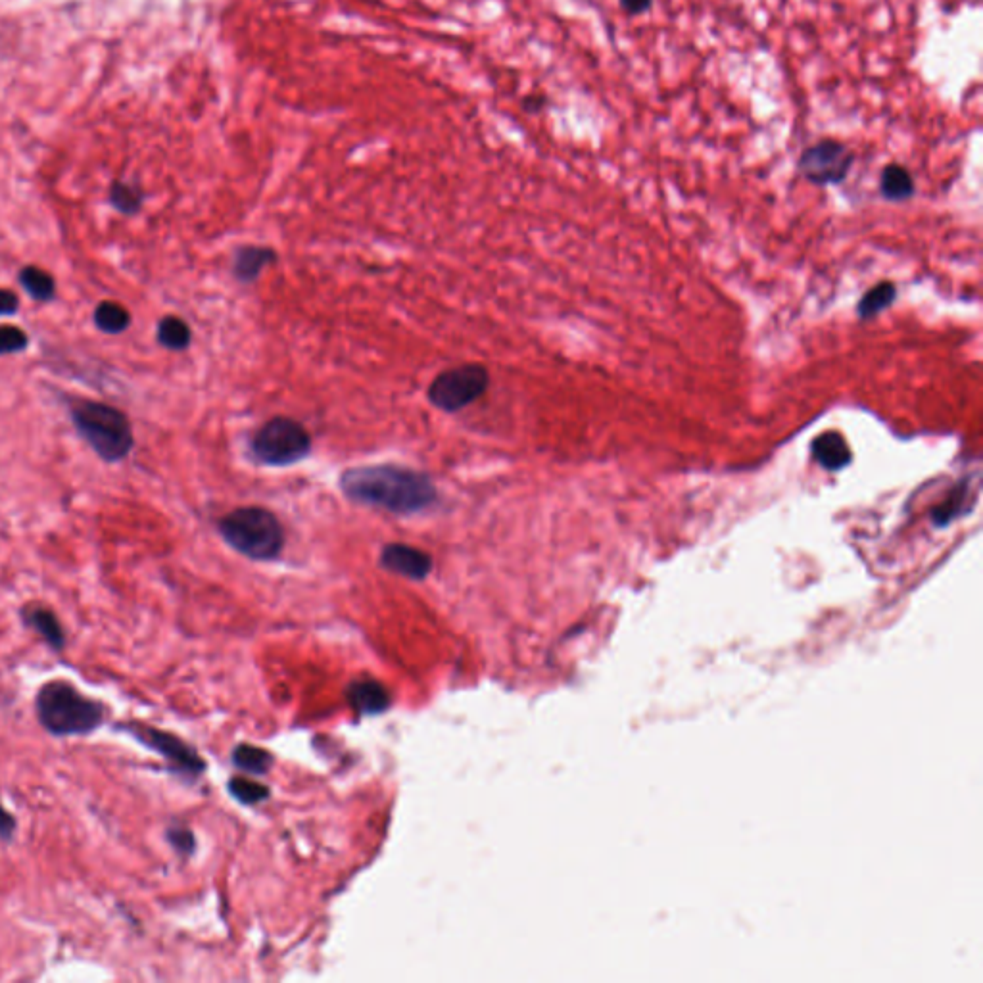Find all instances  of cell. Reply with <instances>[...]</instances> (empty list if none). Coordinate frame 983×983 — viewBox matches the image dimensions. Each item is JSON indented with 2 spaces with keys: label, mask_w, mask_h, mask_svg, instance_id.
<instances>
[{
  "label": "cell",
  "mask_w": 983,
  "mask_h": 983,
  "mask_svg": "<svg viewBox=\"0 0 983 983\" xmlns=\"http://www.w3.org/2000/svg\"><path fill=\"white\" fill-rule=\"evenodd\" d=\"M338 486L350 502L396 515H413L438 502V490L427 473L394 463L346 469Z\"/></svg>",
  "instance_id": "cell-1"
},
{
  "label": "cell",
  "mask_w": 983,
  "mask_h": 983,
  "mask_svg": "<svg viewBox=\"0 0 983 983\" xmlns=\"http://www.w3.org/2000/svg\"><path fill=\"white\" fill-rule=\"evenodd\" d=\"M35 715L48 734L70 738L89 736L104 726L108 709L66 680H50L35 696Z\"/></svg>",
  "instance_id": "cell-2"
},
{
  "label": "cell",
  "mask_w": 983,
  "mask_h": 983,
  "mask_svg": "<svg viewBox=\"0 0 983 983\" xmlns=\"http://www.w3.org/2000/svg\"><path fill=\"white\" fill-rule=\"evenodd\" d=\"M70 417L77 434L106 463H118L135 448V434L129 417L110 404L75 398Z\"/></svg>",
  "instance_id": "cell-3"
},
{
  "label": "cell",
  "mask_w": 983,
  "mask_h": 983,
  "mask_svg": "<svg viewBox=\"0 0 983 983\" xmlns=\"http://www.w3.org/2000/svg\"><path fill=\"white\" fill-rule=\"evenodd\" d=\"M219 534L240 555L271 561L285 546V530L277 515L260 505L237 507L219 521Z\"/></svg>",
  "instance_id": "cell-4"
},
{
  "label": "cell",
  "mask_w": 983,
  "mask_h": 983,
  "mask_svg": "<svg viewBox=\"0 0 983 983\" xmlns=\"http://www.w3.org/2000/svg\"><path fill=\"white\" fill-rule=\"evenodd\" d=\"M312 452V436L290 417H273L252 438V454L269 467H288Z\"/></svg>",
  "instance_id": "cell-5"
},
{
  "label": "cell",
  "mask_w": 983,
  "mask_h": 983,
  "mask_svg": "<svg viewBox=\"0 0 983 983\" xmlns=\"http://www.w3.org/2000/svg\"><path fill=\"white\" fill-rule=\"evenodd\" d=\"M490 384L486 367L465 363L442 371L429 386V400L434 408L456 413L480 400Z\"/></svg>",
  "instance_id": "cell-6"
},
{
  "label": "cell",
  "mask_w": 983,
  "mask_h": 983,
  "mask_svg": "<svg viewBox=\"0 0 983 983\" xmlns=\"http://www.w3.org/2000/svg\"><path fill=\"white\" fill-rule=\"evenodd\" d=\"M121 732H127L133 736L139 744L156 751L160 757L168 761L169 768L173 772H179L183 776H198L204 772L206 763L198 757V753L192 749L191 745L177 738L175 734H169L166 730H160L156 726L144 724V722H121L116 726Z\"/></svg>",
  "instance_id": "cell-7"
},
{
  "label": "cell",
  "mask_w": 983,
  "mask_h": 983,
  "mask_svg": "<svg viewBox=\"0 0 983 983\" xmlns=\"http://www.w3.org/2000/svg\"><path fill=\"white\" fill-rule=\"evenodd\" d=\"M855 162L853 152L834 139H824L809 146L797 162L799 173L813 185L828 187L845 181Z\"/></svg>",
  "instance_id": "cell-8"
},
{
  "label": "cell",
  "mask_w": 983,
  "mask_h": 983,
  "mask_svg": "<svg viewBox=\"0 0 983 983\" xmlns=\"http://www.w3.org/2000/svg\"><path fill=\"white\" fill-rule=\"evenodd\" d=\"M381 565L394 575L423 580L432 571V557L408 544H388L381 553Z\"/></svg>",
  "instance_id": "cell-9"
},
{
  "label": "cell",
  "mask_w": 983,
  "mask_h": 983,
  "mask_svg": "<svg viewBox=\"0 0 983 983\" xmlns=\"http://www.w3.org/2000/svg\"><path fill=\"white\" fill-rule=\"evenodd\" d=\"M20 615L25 626L35 634H39L52 651H62L66 648V632L52 609L39 603H27Z\"/></svg>",
  "instance_id": "cell-10"
},
{
  "label": "cell",
  "mask_w": 983,
  "mask_h": 983,
  "mask_svg": "<svg viewBox=\"0 0 983 983\" xmlns=\"http://www.w3.org/2000/svg\"><path fill=\"white\" fill-rule=\"evenodd\" d=\"M811 450L816 463L826 471H841L853 459L849 442L843 438V434L836 431L818 434Z\"/></svg>",
  "instance_id": "cell-11"
},
{
  "label": "cell",
  "mask_w": 983,
  "mask_h": 983,
  "mask_svg": "<svg viewBox=\"0 0 983 983\" xmlns=\"http://www.w3.org/2000/svg\"><path fill=\"white\" fill-rule=\"evenodd\" d=\"M277 254L265 246H240L233 258V275L240 283H252L260 277L265 265L273 264Z\"/></svg>",
  "instance_id": "cell-12"
},
{
  "label": "cell",
  "mask_w": 983,
  "mask_h": 983,
  "mask_svg": "<svg viewBox=\"0 0 983 983\" xmlns=\"http://www.w3.org/2000/svg\"><path fill=\"white\" fill-rule=\"evenodd\" d=\"M348 701L361 715L383 713L390 705V697L383 686L373 680H358L348 688Z\"/></svg>",
  "instance_id": "cell-13"
},
{
  "label": "cell",
  "mask_w": 983,
  "mask_h": 983,
  "mask_svg": "<svg viewBox=\"0 0 983 983\" xmlns=\"http://www.w3.org/2000/svg\"><path fill=\"white\" fill-rule=\"evenodd\" d=\"M18 281L25 292L41 304L52 302L56 296V281L54 277L39 265H25L18 275Z\"/></svg>",
  "instance_id": "cell-14"
},
{
  "label": "cell",
  "mask_w": 983,
  "mask_h": 983,
  "mask_svg": "<svg viewBox=\"0 0 983 983\" xmlns=\"http://www.w3.org/2000/svg\"><path fill=\"white\" fill-rule=\"evenodd\" d=\"M880 191L886 200L903 202L914 194V179L911 171L899 164H889L880 177Z\"/></svg>",
  "instance_id": "cell-15"
},
{
  "label": "cell",
  "mask_w": 983,
  "mask_h": 983,
  "mask_svg": "<svg viewBox=\"0 0 983 983\" xmlns=\"http://www.w3.org/2000/svg\"><path fill=\"white\" fill-rule=\"evenodd\" d=\"M96 329L106 335H123L131 327V313L118 302L104 300L93 313Z\"/></svg>",
  "instance_id": "cell-16"
},
{
  "label": "cell",
  "mask_w": 983,
  "mask_h": 983,
  "mask_svg": "<svg viewBox=\"0 0 983 983\" xmlns=\"http://www.w3.org/2000/svg\"><path fill=\"white\" fill-rule=\"evenodd\" d=\"M158 342L171 352H183L191 346L192 331L189 323L177 315H166L158 323Z\"/></svg>",
  "instance_id": "cell-17"
},
{
  "label": "cell",
  "mask_w": 983,
  "mask_h": 983,
  "mask_svg": "<svg viewBox=\"0 0 983 983\" xmlns=\"http://www.w3.org/2000/svg\"><path fill=\"white\" fill-rule=\"evenodd\" d=\"M895 296H897V288H895L893 283H888V281L886 283H880L878 287L870 288L864 294L863 298H861L859 306H857L859 317L861 319H870V317H874V315L888 310L889 306L893 304Z\"/></svg>",
  "instance_id": "cell-18"
},
{
  "label": "cell",
  "mask_w": 983,
  "mask_h": 983,
  "mask_svg": "<svg viewBox=\"0 0 983 983\" xmlns=\"http://www.w3.org/2000/svg\"><path fill=\"white\" fill-rule=\"evenodd\" d=\"M968 496H970V484H966V480H962L953 488V492L945 498V502L932 511L934 523L939 527L949 525L959 515L960 511H964Z\"/></svg>",
  "instance_id": "cell-19"
},
{
  "label": "cell",
  "mask_w": 983,
  "mask_h": 983,
  "mask_svg": "<svg viewBox=\"0 0 983 983\" xmlns=\"http://www.w3.org/2000/svg\"><path fill=\"white\" fill-rule=\"evenodd\" d=\"M110 204L123 216H135L143 206V194L129 183L116 181L110 187Z\"/></svg>",
  "instance_id": "cell-20"
},
{
  "label": "cell",
  "mask_w": 983,
  "mask_h": 983,
  "mask_svg": "<svg viewBox=\"0 0 983 983\" xmlns=\"http://www.w3.org/2000/svg\"><path fill=\"white\" fill-rule=\"evenodd\" d=\"M233 761L237 767L246 770V772H256V774H264L267 772V768L271 765V755L260 749V747H252V745H239L233 753Z\"/></svg>",
  "instance_id": "cell-21"
},
{
  "label": "cell",
  "mask_w": 983,
  "mask_h": 983,
  "mask_svg": "<svg viewBox=\"0 0 983 983\" xmlns=\"http://www.w3.org/2000/svg\"><path fill=\"white\" fill-rule=\"evenodd\" d=\"M29 346V336L22 327L0 325V356H12L25 352Z\"/></svg>",
  "instance_id": "cell-22"
},
{
  "label": "cell",
  "mask_w": 983,
  "mask_h": 983,
  "mask_svg": "<svg viewBox=\"0 0 983 983\" xmlns=\"http://www.w3.org/2000/svg\"><path fill=\"white\" fill-rule=\"evenodd\" d=\"M229 792L231 795L240 801V803H248V805H254V803H260L264 801L265 797L269 795V790L256 784V782H250V780H244V778H233L229 782Z\"/></svg>",
  "instance_id": "cell-23"
},
{
  "label": "cell",
  "mask_w": 983,
  "mask_h": 983,
  "mask_svg": "<svg viewBox=\"0 0 983 983\" xmlns=\"http://www.w3.org/2000/svg\"><path fill=\"white\" fill-rule=\"evenodd\" d=\"M168 841L171 843V847L181 855H191L196 849V840H194L191 830H187V828H169Z\"/></svg>",
  "instance_id": "cell-24"
},
{
  "label": "cell",
  "mask_w": 983,
  "mask_h": 983,
  "mask_svg": "<svg viewBox=\"0 0 983 983\" xmlns=\"http://www.w3.org/2000/svg\"><path fill=\"white\" fill-rule=\"evenodd\" d=\"M20 310V298L8 288H0V317L14 315Z\"/></svg>",
  "instance_id": "cell-25"
},
{
  "label": "cell",
  "mask_w": 983,
  "mask_h": 983,
  "mask_svg": "<svg viewBox=\"0 0 983 983\" xmlns=\"http://www.w3.org/2000/svg\"><path fill=\"white\" fill-rule=\"evenodd\" d=\"M16 828H18V820L12 816L10 811H6L4 805L0 803V840H12L16 834Z\"/></svg>",
  "instance_id": "cell-26"
},
{
  "label": "cell",
  "mask_w": 983,
  "mask_h": 983,
  "mask_svg": "<svg viewBox=\"0 0 983 983\" xmlns=\"http://www.w3.org/2000/svg\"><path fill=\"white\" fill-rule=\"evenodd\" d=\"M621 2V8L628 16H640V14H646L653 0H619Z\"/></svg>",
  "instance_id": "cell-27"
},
{
  "label": "cell",
  "mask_w": 983,
  "mask_h": 983,
  "mask_svg": "<svg viewBox=\"0 0 983 983\" xmlns=\"http://www.w3.org/2000/svg\"><path fill=\"white\" fill-rule=\"evenodd\" d=\"M544 104H546V100L542 96H528V98L523 100V106H525V110L530 112V114L540 112L544 108Z\"/></svg>",
  "instance_id": "cell-28"
}]
</instances>
